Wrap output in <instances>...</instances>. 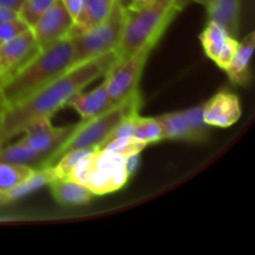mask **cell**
<instances>
[{
    "label": "cell",
    "instance_id": "6da1fadb",
    "mask_svg": "<svg viewBox=\"0 0 255 255\" xmlns=\"http://www.w3.org/2000/svg\"><path fill=\"white\" fill-rule=\"evenodd\" d=\"M119 60L116 50L77 64L22 101L5 107L0 115V146L41 119H51L70 97L105 76Z\"/></svg>",
    "mask_w": 255,
    "mask_h": 255
},
{
    "label": "cell",
    "instance_id": "7a4b0ae2",
    "mask_svg": "<svg viewBox=\"0 0 255 255\" xmlns=\"http://www.w3.org/2000/svg\"><path fill=\"white\" fill-rule=\"evenodd\" d=\"M74 65V45L69 36L40 49L14 76L0 87L5 105L22 101L41 87L46 86Z\"/></svg>",
    "mask_w": 255,
    "mask_h": 255
},
{
    "label": "cell",
    "instance_id": "3957f363",
    "mask_svg": "<svg viewBox=\"0 0 255 255\" xmlns=\"http://www.w3.org/2000/svg\"><path fill=\"white\" fill-rule=\"evenodd\" d=\"M178 12L176 0H153L138 11H127L124 34L116 49L119 60L144 46H156Z\"/></svg>",
    "mask_w": 255,
    "mask_h": 255
},
{
    "label": "cell",
    "instance_id": "277c9868",
    "mask_svg": "<svg viewBox=\"0 0 255 255\" xmlns=\"http://www.w3.org/2000/svg\"><path fill=\"white\" fill-rule=\"evenodd\" d=\"M142 102L143 100H142L141 91L138 89L124 101L110 107L102 114L86 120V121L81 120V122L76 125L72 133L67 137L66 141L50 156L47 166H52L62 154L69 151L96 149L125 117L138 114Z\"/></svg>",
    "mask_w": 255,
    "mask_h": 255
},
{
    "label": "cell",
    "instance_id": "5b68a950",
    "mask_svg": "<svg viewBox=\"0 0 255 255\" xmlns=\"http://www.w3.org/2000/svg\"><path fill=\"white\" fill-rule=\"evenodd\" d=\"M127 20V10L115 1L106 19L79 35L69 36L74 45V65L100 56L119 47Z\"/></svg>",
    "mask_w": 255,
    "mask_h": 255
},
{
    "label": "cell",
    "instance_id": "8992f818",
    "mask_svg": "<svg viewBox=\"0 0 255 255\" xmlns=\"http://www.w3.org/2000/svg\"><path fill=\"white\" fill-rule=\"evenodd\" d=\"M153 47L144 46L125 59L117 60L114 66L105 74L107 94L112 106L124 101L138 90L144 65Z\"/></svg>",
    "mask_w": 255,
    "mask_h": 255
},
{
    "label": "cell",
    "instance_id": "52a82bcc",
    "mask_svg": "<svg viewBox=\"0 0 255 255\" xmlns=\"http://www.w3.org/2000/svg\"><path fill=\"white\" fill-rule=\"evenodd\" d=\"M126 157L110 151H96L94 163L85 186L95 194L104 196L112 193L126 184L129 176L125 167Z\"/></svg>",
    "mask_w": 255,
    "mask_h": 255
},
{
    "label": "cell",
    "instance_id": "ba28073f",
    "mask_svg": "<svg viewBox=\"0 0 255 255\" xmlns=\"http://www.w3.org/2000/svg\"><path fill=\"white\" fill-rule=\"evenodd\" d=\"M76 125L66 127H55L51 119H41L27 126L21 132L22 137L17 142L45 156V166L50 156L64 143L72 133Z\"/></svg>",
    "mask_w": 255,
    "mask_h": 255
},
{
    "label": "cell",
    "instance_id": "9c48e42d",
    "mask_svg": "<svg viewBox=\"0 0 255 255\" xmlns=\"http://www.w3.org/2000/svg\"><path fill=\"white\" fill-rule=\"evenodd\" d=\"M39 51L40 47L31 29L0 44V87Z\"/></svg>",
    "mask_w": 255,
    "mask_h": 255
},
{
    "label": "cell",
    "instance_id": "30bf717a",
    "mask_svg": "<svg viewBox=\"0 0 255 255\" xmlns=\"http://www.w3.org/2000/svg\"><path fill=\"white\" fill-rule=\"evenodd\" d=\"M72 25H74V19L66 10L65 5L62 4L61 0H55L54 4L30 29L40 49H44L69 36Z\"/></svg>",
    "mask_w": 255,
    "mask_h": 255
},
{
    "label": "cell",
    "instance_id": "8fae6325",
    "mask_svg": "<svg viewBox=\"0 0 255 255\" xmlns=\"http://www.w3.org/2000/svg\"><path fill=\"white\" fill-rule=\"evenodd\" d=\"M242 116L241 102L237 95L221 91L203 105V119L209 127L227 128L239 121Z\"/></svg>",
    "mask_w": 255,
    "mask_h": 255
},
{
    "label": "cell",
    "instance_id": "7c38bea8",
    "mask_svg": "<svg viewBox=\"0 0 255 255\" xmlns=\"http://www.w3.org/2000/svg\"><path fill=\"white\" fill-rule=\"evenodd\" d=\"M66 106L72 107L81 116L82 121L92 119V117L109 110L110 107H112V105L110 102L109 94H107L105 79L104 82L99 85L96 89L89 92L80 91L72 97H70L66 102Z\"/></svg>",
    "mask_w": 255,
    "mask_h": 255
},
{
    "label": "cell",
    "instance_id": "4fadbf2b",
    "mask_svg": "<svg viewBox=\"0 0 255 255\" xmlns=\"http://www.w3.org/2000/svg\"><path fill=\"white\" fill-rule=\"evenodd\" d=\"M255 49V32L251 31L239 41L237 51L224 71L228 75L232 84L244 86L252 79V57Z\"/></svg>",
    "mask_w": 255,
    "mask_h": 255
},
{
    "label": "cell",
    "instance_id": "5bb4252c",
    "mask_svg": "<svg viewBox=\"0 0 255 255\" xmlns=\"http://www.w3.org/2000/svg\"><path fill=\"white\" fill-rule=\"evenodd\" d=\"M56 178L57 177L54 166H47L35 169L24 181H21L19 184L10 188L9 191L0 194V206L19 201V199L39 191L42 187L49 186Z\"/></svg>",
    "mask_w": 255,
    "mask_h": 255
},
{
    "label": "cell",
    "instance_id": "9a60e30c",
    "mask_svg": "<svg viewBox=\"0 0 255 255\" xmlns=\"http://www.w3.org/2000/svg\"><path fill=\"white\" fill-rule=\"evenodd\" d=\"M116 0H84L81 11L75 19L69 36L79 35L92 29L106 19Z\"/></svg>",
    "mask_w": 255,
    "mask_h": 255
},
{
    "label": "cell",
    "instance_id": "2e32d148",
    "mask_svg": "<svg viewBox=\"0 0 255 255\" xmlns=\"http://www.w3.org/2000/svg\"><path fill=\"white\" fill-rule=\"evenodd\" d=\"M49 186L54 198L61 206H82L95 197L86 186L70 178H56Z\"/></svg>",
    "mask_w": 255,
    "mask_h": 255
},
{
    "label": "cell",
    "instance_id": "e0dca14e",
    "mask_svg": "<svg viewBox=\"0 0 255 255\" xmlns=\"http://www.w3.org/2000/svg\"><path fill=\"white\" fill-rule=\"evenodd\" d=\"M242 0H216L208 7V19L221 24L232 36L239 32Z\"/></svg>",
    "mask_w": 255,
    "mask_h": 255
},
{
    "label": "cell",
    "instance_id": "ac0fdd59",
    "mask_svg": "<svg viewBox=\"0 0 255 255\" xmlns=\"http://www.w3.org/2000/svg\"><path fill=\"white\" fill-rule=\"evenodd\" d=\"M0 161L5 163L27 166L31 168H42L45 166V156L29 148L20 142L0 146Z\"/></svg>",
    "mask_w": 255,
    "mask_h": 255
},
{
    "label": "cell",
    "instance_id": "d6986e66",
    "mask_svg": "<svg viewBox=\"0 0 255 255\" xmlns=\"http://www.w3.org/2000/svg\"><path fill=\"white\" fill-rule=\"evenodd\" d=\"M157 119L162 126L163 139L198 142L196 133L182 111L161 115V116H157Z\"/></svg>",
    "mask_w": 255,
    "mask_h": 255
},
{
    "label": "cell",
    "instance_id": "ffe728a7",
    "mask_svg": "<svg viewBox=\"0 0 255 255\" xmlns=\"http://www.w3.org/2000/svg\"><path fill=\"white\" fill-rule=\"evenodd\" d=\"M228 35V31L221 24L208 20V24L199 35V40H201L204 52L209 59L213 61L216 60Z\"/></svg>",
    "mask_w": 255,
    "mask_h": 255
},
{
    "label": "cell",
    "instance_id": "44dd1931",
    "mask_svg": "<svg viewBox=\"0 0 255 255\" xmlns=\"http://www.w3.org/2000/svg\"><path fill=\"white\" fill-rule=\"evenodd\" d=\"M133 137L146 143H154L163 139L162 126L157 117H142L137 115L134 119Z\"/></svg>",
    "mask_w": 255,
    "mask_h": 255
},
{
    "label": "cell",
    "instance_id": "7402d4cb",
    "mask_svg": "<svg viewBox=\"0 0 255 255\" xmlns=\"http://www.w3.org/2000/svg\"><path fill=\"white\" fill-rule=\"evenodd\" d=\"M35 168L27 166L5 163L0 161V194L9 191L30 176Z\"/></svg>",
    "mask_w": 255,
    "mask_h": 255
},
{
    "label": "cell",
    "instance_id": "603a6c76",
    "mask_svg": "<svg viewBox=\"0 0 255 255\" xmlns=\"http://www.w3.org/2000/svg\"><path fill=\"white\" fill-rule=\"evenodd\" d=\"M147 146H148V143H146V142L139 141V139H137L133 136H127L111 139V141L100 146L96 151H102L104 149V151H110L116 154H121L124 157H128L132 156V154L141 153Z\"/></svg>",
    "mask_w": 255,
    "mask_h": 255
},
{
    "label": "cell",
    "instance_id": "cb8c5ba5",
    "mask_svg": "<svg viewBox=\"0 0 255 255\" xmlns=\"http://www.w3.org/2000/svg\"><path fill=\"white\" fill-rule=\"evenodd\" d=\"M54 1L55 0H25L17 15L26 22L27 26L32 27Z\"/></svg>",
    "mask_w": 255,
    "mask_h": 255
},
{
    "label": "cell",
    "instance_id": "d4e9b609",
    "mask_svg": "<svg viewBox=\"0 0 255 255\" xmlns=\"http://www.w3.org/2000/svg\"><path fill=\"white\" fill-rule=\"evenodd\" d=\"M94 149H74V151H69L66 153L62 154L52 166H54L55 172H56L57 178H67L71 173L72 169L77 164V162L85 156L90 153Z\"/></svg>",
    "mask_w": 255,
    "mask_h": 255
},
{
    "label": "cell",
    "instance_id": "484cf974",
    "mask_svg": "<svg viewBox=\"0 0 255 255\" xmlns=\"http://www.w3.org/2000/svg\"><path fill=\"white\" fill-rule=\"evenodd\" d=\"M182 114L184 115V117L187 119L188 124L191 125L192 129H193L197 138H198V142L206 141L209 126L204 122L203 119V105L194 106L188 110H183Z\"/></svg>",
    "mask_w": 255,
    "mask_h": 255
},
{
    "label": "cell",
    "instance_id": "4316f807",
    "mask_svg": "<svg viewBox=\"0 0 255 255\" xmlns=\"http://www.w3.org/2000/svg\"><path fill=\"white\" fill-rule=\"evenodd\" d=\"M27 29H30V27L27 26L24 20L20 19L19 15L0 22V44L7 41V40L14 39L15 36L20 35L21 32L26 31Z\"/></svg>",
    "mask_w": 255,
    "mask_h": 255
},
{
    "label": "cell",
    "instance_id": "83f0119b",
    "mask_svg": "<svg viewBox=\"0 0 255 255\" xmlns=\"http://www.w3.org/2000/svg\"><path fill=\"white\" fill-rule=\"evenodd\" d=\"M238 44L239 41L236 39V36L228 35V37L226 39V42H224L221 51H219L218 56H217L216 60H214V62L218 65V67H221L222 70H226L227 67H228V65L231 64L232 59H233L234 54H236Z\"/></svg>",
    "mask_w": 255,
    "mask_h": 255
},
{
    "label": "cell",
    "instance_id": "f1b7e54d",
    "mask_svg": "<svg viewBox=\"0 0 255 255\" xmlns=\"http://www.w3.org/2000/svg\"><path fill=\"white\" fill-rule=\"evenodd\" d=\"M61 2L65 5L66 10L70 12V15H71L75 21V19L79 16L80 11H81L84 0H61Z\"/></svg>",
    "mask_w": 255,
    "mask_h": 255
},
{
    "label": "cell",
    "instance_id": "f546056e",
    "mask_svg": "<svg viewBox=\"0 0 255 255\" xmlns=\"http://www.w3.org/2000/svg\"><path fill=\"white\" fill-rule=\"evenodd\" d=\"M138 166H139V153L132 154V156L126 157V159H125V167H126V171L129 177L136 172V169L138 168Z\"/></svg>",
    "mask_w": 255,
    "mask_h": 255
},
{
    "label": "cell",
    "instance_id": "4dcf8cb0",
    "mask_svg": "<svg viewBox=\"0 0 255 255\" xmlns=\"http://www.w3.org/2000/svg\"><path fill=\"white\" fill-rule=\"evenodd\" d=\"M25 0H0V6L14 12H19Z\"/></svg>",
    "mask_w": 255,
    "mask_h": 255
},
{
    "label": "cell",
    "instance_id": "1f68e13d",
    "mask_svg": "<svg viewBox=\"0 0 255 255\" xmlns=\"http://www.w3.org/2000/svg\"><path fill=\"white\" fill-rule=\"evenodd\" d=\"M151 1H153V0H133V2H132V5L127 11H138V10L143 9Z\"/></svg>",
    "mask_w": 255,
    "mask_h": 255
},
{
    "label": "cell",
    "instance_id": "d6a6232c",
    "mask_svg": "<svg viewBox=\"0 0 255 255\" xmlns=\"http://www.w3.org/2000/svg\"><path fill=\"white\" fill-rule=\"evenodd\" d=\"M15 16H17V12H14L11 11V10H7L5 9V7L0 6V22L11 19V17H15Z\"/></svg>",
    "mask_w": 255,
    "mask_h": 255
},
{
    "label": "cell",
    "instance_id": "836d02e7",
    "mask_svg": "<svg viewBox=\"0 0 255 255\" xmlns=\"http://www.w3.org/2000/svg\"><path fill=\"white\" fill-rule=\"evenodd\" d=\"M192 1L198 2V4L202 5V6H204L206 9H208V7H211L212 5L214 4V1H216V0H192Z\"/></svg>",
    "mask_w": 255,
    "mask_h": 255
},
{
    "label": "cell",
    "instance_id": "e575fe53",
    "mask_svg": "<svg viewBox=\"0 0 255 255\" xmlns=\"http://www.w3.org/2000/svg\"><path fill=\"white\" fill-rule=\"evenodd\" d=\"M191 1H192V0H176L177 9H178L179 11H182V10H183L184 7H186L187 5H188Z\"/></svg>",
    "mask_w": 255,
    "mask_h": 255
},
{
    "label": "cell",
    "instance_id": "d590c367",
    "mask_svg": "<svg viewBox=\"0 0 255 255\" xmlns=\"http://www.w3.org/2000/svg\"><path fill=\"white\" fill-rule=\"evenodd\" d=\"M117 1H119L120 4H121V6L124 7V9L128 10L129 6H131V5H132V2H133V0H117Z\"/></svg>",
    "mask_w": 255,
    "mask_h": 255
},
{
    "label": "cell",
    "instance_id": "8d00e7d4",
    "mask_svg": "<svg viewBox=\"0 0 255 255\" xmlns=\"http://www.w3.org/2000/svg\"><path fill=\"white\" fill-rule=\"evenodd\" d=\"M5 107H6V105H5L4 100H2L1 92H0V115L2 114V111H4V110H5Z\"/></svg>",
    "mask_w": 255,
    "mask_h": 255
}]
</instances>
